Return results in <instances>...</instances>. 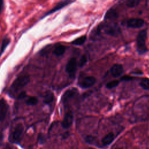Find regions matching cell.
I'll use <instances>...</instances> for the list:
<instances>
[{"label":"cell","mask_w":149,"mask_h":149,"mask_svg":"<svg viewBox=\"0 0 149 149\" xmlns=\"http://www.w3.org/2000/svg\"><path fill=\"white\" fill-rule=\"evenodd\" d=\"M144 21L140 18H131L126 22L127 27L130 28L137 29L142 27L144 25Z\"/></svg>","instance_id":"6"},{"label":"cell","mask_w":149,"mask_h":149,"mask_svg":"<svg viewBox=\"0 0 149 149\" xmlns=\"http://www.w3.org/2000/svg\"><path fill=\"white\" fill-rule=\"evenodd\" d=\"M23 131L24 126L23 124L21 123L16 124L15 127L10 129L9 134L8 140L13 144H20L22 140Z\"/></svg>","instance_id":"1"},{"label":"cell","mask_w":149,"mask_h":149,"mask_svg":"<svg viewBox=\"0 0 149 149\" xmlns=\"http://www.w3.org/2000/svg\"><path fill=\"white\" fill-rule=\"evenodd\" d=\"M86 40V36H83L80 37L79 38H76V40L73 41L72 42V44H73V45H81L84 43Z\"/></svg>","instance_id":"19"},{"label":"cell","mask_w":149,"mask_h":149,"mask_svg":"<svg viewBox=\"0 0 149 149\" xmlns=\"http://www.w3.org/2000/svg\"><path fill=\"white\" fill-rule=\"evenodd\" d=\"M93 137L91 136H87V137H86V141L88 143H91L93 142Z\"/></svg>","instance_id":"27"},{"label":"cell","mask_w":149,"mask_h":149,"mask_svg":"<svg viewBox=\"0 0 149 149\" xmlns=\"http://www.w3.org/2000/svg\"><path fill=\"white\" fill-rule=\"evenodd\" d=\"M123 72V66L120 64L113 65L111 69V73L115 77H118L120 76Z\"/></svg>","instance_id":"12"},{"label":"cell","mask_w":149,"mask_h":149,"mask_svg":"<svg viewBox=\"0 0 149 149\" xmlns=\"http://www.w3.org/2000/svg\"><path fill=\"white\" fill-rule=\"evenodd\" d=\"M133 79V77H130V76H123L121 78V80H125V81H128V80H132Z\"/></svg>","instance_id":"26"},{"label":"cell","mask_w":149,"mask_h":149,"mask_svg":"<svg viewBox=\"0 0 149 149\" xmlns=\"http://www.w3.org/2000/svg\"><path fill=\"white\" fill-rule=\"evenodd\" d=\"M115 136L112 132L109 133L102 139V143L104 146H108L114 140Z\"/></svg>","instance_id":"14"},{"label":"cell","mask_w":149,"mask_h":149,"mask_svg":"<svg viewBox=\"0 0 149 149\" xmlns=\"http://www.w3.org/2000/svg\"><path fill=\"white\" fill-rule=\"evenodd\" d=\"M9 109L8 105L6 101L2 99L0 100V121L2 122L5 118Z\"/></svg>","instance_id":"11"},{"label":"cell","mask_w":149,"mask_h":149,"mask_svg":"<svg viewBox=\"0 0 149 149\" xmlns=\"http://www.w3.org/2000/svg\"><path fill=\"white\" fill-rule=\"evenodd\" d=\"M37 142L39 144H43L45 142V137L42 133H39L37 136Z\"/></svg>","instance_id":"23"},{"label":"cell","mask_w":149,"mask_h":149,"mask_svg":"<svg viewBox=\"0 0 149 149\" xmlns=\"http://www.w3.org/2000/svg\"><path fill=\"white\" fill-rule=\"evenodd\" d=\"M147 33L146 30H141L139 32L137 37V50L139 54H143L147 51L146 45Z\"/></svg>","instance_id":"3"},{"label":"cell","mask_w":149,"mask_h":149,"mask_svg":"<svg viewBox=\"0 0 149 149\" xmlns=\"http://www.w3.org/2000/svg\"><path fill=\"white\" fill-rule=\"evenodd\" d=\"M104 33L110 36H116L120 32V28L116 24H105L101 27Z\"/></svg>","instance_id":"4"},{"label":"cell","mask_w":149,"mask_h":149,"mask_svg":"<svg viewBox=\"0 0 149 149\" xmlns=\"http://www.w3.org/2000/svg\"><path fill=\"white\" fill-rule=\"evenodd\" d=\"M73 2V1L72 0H64V1H61L59 2V3H58L56 4V6H55L52 9H51L50 10H49L47 13H45V15H44V16H46L47 15H49L51 13H53L60 9H61L62 8H64L65 6H67L68 5L71 3L72 2Z\"/></svg>","instance_id":"8"},{"label":"cell","mask_w":149,"mask_h":149,"mask_svg":"<svg viewBox=\"0 0 149 149\" xmlns=\"http://www.w3.org/2000/svg\"><path fill=\"white\" fill-rule=\"evenodd\" d=\"M77 90L76 88H71L66 90L62 97V101L63 103H66L70 99L74 97V95L77 94Z\"/></svg>","instance_id":"10"},{"label":"cell","mask_w":149,"mask_h":149,"mask_svg":"<svg viewBox=\"0 0 149 149\" xmlns=\"http://www.w3.org/2000/svg\"><path fill=\"white\" fill-rule=\"evenodd\" d=\"M27 96L26 95V92L25 91H21L19 94L17 95V99L19 100H22V99H23L24 98L26 97Z\"/></svg>","instance_id":"25"},{"label":"cell","mask_w":149,"mask_h":149,"mask_svg":"<svg viewBox=\"0 0 149 149\" xmlns=\"http://www.w3.org/2000/svg\"><path fill=\"white\" fill-rule=\"evenodd\" d=\"M54 100V95L52 92L50 91H47L45 92L43 97V102L45 104L49 105Z\"/></svg>","instance_id":"13"},{"label":"cell","mask_w":149,"mask_h":149,"mask_svg":"<svg viewBox=\"0 0 149 149\" xmlns=\"http://www.w3.org/2000/svg\"><path fill=\"white\" fill-rule=\"evenodd\" d=\"M2 5V0H0V8H1Z\"/></svg>","instance_id":"28"},{"label":"cell","mask_w":149,"mask_h":149,"mask_svg":"<svg viewBox=\"0 0 149 149\" xmlns=\"http://www.w3.org/2000/svg\"><path fill=\"white\" fill-rule=\"evenodd\" d=\"M30 78L29 75H21L17 77L10 87L9 93L10 95L12 96V94H15L20 89L25 87L30 82Z\"/></svg>","instance_id":"2"},{"label":"cell","mask_w":149,"mask_h":149,"mask_svg":"<svg viewBox=\"0 0 149 149\" xmlns=\"http://www.w3.org/2000/svg\"><path fill=\"white\" fill-rule=\"evenodd\" d=\"M38 103V99L36 97H29L26 100V104L27 105L33 106Z\"/></svg>","instance_id":"18"},{"label":"cell","mask_w":149,"mask_h":149,"mask_svg":"<svg viewBox=\"0 0 149 149\" xmlns=\"http://www.w3.org/2000/svg\"><path fill=\"white\" fill-rule=\"evenodd\" d=\"M87 56H86L85 55H82V56H81V58H80L79 61V63H78L79 66L80 67H81V66H84V65L86 64V63L87 62Z\"/></svg>","instance_id":"24"},{"label":"cell","mask_w":149,"mask_h":149,"mask_svg":"<svg viewBox=\"0 0 149 149\" xmlns=\"http://www.w3.org/2000/svg\"><path fill=\"white\" fill-rule=\"evenodd\" d=\"M96 81V79L93 76H87L82 79L79 83V86L83 88H87L93 86Z\"/></svg>","instance_id":"7"},{"label":"cell","mask_w":149,"mask_h":149,"mask_svg":"<svg viewBox=\"0 0 149 149\" xmlns=\"http://www.w3.org/2000/svg\"><path fill=\"white\" fill-rule=\"evenodd\" d=\"M118 17V13L116 10L111 9L107 11L105 15V19L108 20L116 19Z\"/></svg>","instance_id":"15"},{"label":"cell","mask_w":149,"mask_h":149,"mask_svg":"<svg viewBox=\"0 0 149 149\" xmlns=\"http://www.w3.org/2000/svg\"><path fill=\"white\" fill-rule=\"evenodd\" d=\"M10 43V39L9 38H5L2 42V44H1V49H0V56L2 55V54L3 53L5 49H6V47L8 45V44Z\"/></svg>","instance_id":"17"},{"label":"cell","mask_w":149,"mask_h":149,"mask_svg":"<svg viewBox=\"0 0 149 149\" xmlns=\"http://www.w3.org/2000/svg\"><path fill=\"white\" fill-rule=\"evenodd\" d=\"M66 50V47L63 45H58L56 46L54 49V54L56 56H61L62 55Z\"/></svg>","instance_id":"16"},{"label":"cell","mask_w":149,"mask_h":149,"mask_svg":"<svg viewBox=\"0 0 149 149\" xmlns=\"http://www.w3.org/2000/svg\"><path fill=\"white\" fill-rule=\"evenodd\" d=\"M140 0H127L126 5L129 8H134L140 3Z\"/></svg>","instance_id":"20"},{"label":"cell","mask_w":149,"mask_h":149,"mask_svg":"<svg viewBox=\"0 0 149 149\" xmlns=\"http://www.w3.org/2000/svg\"><path fill=\"white\" fill-rule=\"evenodd\" d=\"M73 116L72 113L70 112H67L63 118V119L62 122V126L64 129L69 128L73 123Z\"/></svg>","instance_id":"9"},{"label":"cell","mask_w":149,"mask_h":149,"mask_svg":"<svg viewBox=\"0 0 149 149\" xmlns=\"http://www.w3.org/2000/svg\"><path fill=\"white\" fill-rule=\"evenodd\" d=\"M76 67H77L76 59L74 58H70L66 64L65 70L69 74L71 78L74 76V74L76 70Z\"/></svg>","instance_id":"5"},{"label":"cell","mask_w":149,"mask_h":149,"mask_svg":"<svg viewBox=\"0 0 149 149\" xmlns=\"http://www.w3.org/2000/svg\"><path fill=\"white\" fill-rule=\"evenodd\" d=\"M140 85L145 90H148L149 89V79L144 78L141 79L140 82Z\"/></svg>","instance_id":"21"},{"label":"cell","mask_w":149,"mask_h":149,"mask_svg":"<svg viewBox=\"0 0 149 149\" xmlns=\"http://www.w3.org/2000/svg\"><path fill=\"white\" fill-rule=\"evenodd\" d=\"M119 80H112V81H109L107 83L106 87L109 88V89H111L112 88H114V87H116L119 84Z\"/></svg>","instance_id":"22"}]
</instances>
